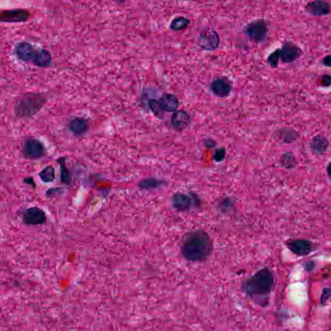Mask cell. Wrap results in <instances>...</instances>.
Returning <instances> with one entry per match:
<instances>
[{
  "label": "cell",
  "instance_id": "cell-1",
  "mask_svg": "<svg viewBox=\"0 0 331 331\" xmlns=\"http://www.w3.org/2000/svg\"><path fill=\"white\" fill-rule=\"evenodd\" d=\"M274 275L268 267L257 271L242 283L241 290L259 305H269V297L274 287Z\"/></svg>",
  "mask_w": 331,
  "mask_h": 331
},
{
  "label": "cell",
  "instance_id": "cell-2",
  "mask_svg": "<svg viewBox=\"0 0 331 331\" xmlns=\"http://www.w3.org/2000/svg\"><path fill=\"white\" fill-rule=\"evenodd\" d=\"M181 250L183 256L187 261L203 262L207 260L213 252V240L205 230H194L184 238Z\"/></svg>",
  "mask_w": 331,
  "mask_h": 331
},
{
  "label": "cell",
  "instance_id": "cell-3",
  "mask_svg": "<svg viewBox=\"0 0 331 331\" xmlns=\"http://www.w3.org/2000/svg\"><path fill=\"white\" fill-rule=\"evenodd\" d=\"M47 102V96L42 92H29L16 100L14 112L20 119H30L38 114Z\"/></svg>",
  "mask_w": 331,
  "mask_h": 331
},
{
  "label": "cell",
  "instance_id": "cell-4",
  "mask_svg": "<svg viewBox=\"0 0 331 331\" xmlns=\"http://www.w3.org/2000/svg\"><path fill=\"white\" fill-rule=\"evenodd\" d=\"M270 28V22L264 18H258L252 20L244 26L243 33L250 42L261 44L268 38Z\"/></svg>",
  "mask_w": 331,
  "mask_h": 331
},
{
  "label": "cell",
  "instance_id": "cell-5",
  "mask_svg": "<svg viewBox=\"0 0 331 331\" xmlns=\"http://www.w3.org/2000/svg\"><path fill=\"white\" fill-rule=\"evenodd\" d=\"M22 153L25 159L35 160L42 159L47 153L44 143L34 137H29L22 143Z\"/></svg>",
  "mask_w": 331,
  "mask_h": 331
},
{
  "label": "cell",
  "instance_id": "cell-6",
  "mask_svg": "<svg viewBox=\"0 0 331 331\" xmlns=\"http://www.w3.org/2000/svg\"><path fill=\"white\" fill-rule=\"evenodd\" d=\"M197 44L203 51L213 52L219 48L221 44V38L215 29L209 27L203 30L199 34Z\"/></svg>",
  "mask_w": 331,
  "mask_h": 331
},
{
  "label": "cell",
  "instance_id": "cell-7",
  "mask_svg": "<svg viewBox=\"0 0 331 331\" xmlns=\"http://www.w3.org/2000/svg\"><path fill=\"white\" fill-rule=\"evenodd\" d=\"M171 203L174 209L179 211H184L198 207L200 205V200L197 195L194 194H186L179 192L173 195Z\"/></svg>",
  "mask_w": 331,
  "mask_h": 331
},
{
  "label": "cell",
  "instance_id": "cell-8",
  "mask_svg": "<svg viewBox=\"0 0 331 331\" xmlns=\"http://www.w3.org/2000/svg\"><path fill=\"white\" fill-rule=\"evenodd\" d=\"M280 49V60L288 64L297 61L303 54V49L292 41L285 40Z\"/></svg>",
  "mask_w": 331,
  "mask_h": 331
},
{
  "label": "cell",
  "instance_id": "cell-9",
  "mask_svg": "<svg viewBox=\"0 0 331 331\" xmlns=\"http://www.w3.org/2000/svg\"><path fill=\"white\" fill-rule=\"evenodd\" d=\"M286 245L290 251L300 257L308 256L315 250L313 242L305 239L290 240L286 242Z\"/></svg>",
  "mask_w": 331,
  "mask_h": 331
},
{
  "label": "cell",
  "instance_id": "cell-10",
  "mask_svg": "<svg viewBox=\"0 0 331 331\" xmlns=\"http://www.w3.org/2000/svg\"><path fill=\"white\" fill-rule=\"evenodd\" d=\"M46 212L40 208L34 207L25 210L22 214V221L25 225L36 226L44 225L47 221Z\"/></svg>",
  "mask_w": 331,
  "mask_h": 331
},
{
  "label": "cell",
  "instance_id": "cell-11",
  "mask_svg": "<svg viewBox=\"0 0 331 331\" xmlns=\"http://www.w3.org/2000/svg\"><path fill=\"white\" fill-rule=\"evenodd\" d=\"M304 11L308 15L316 17L329 16L331 13L330 3L327 0H313L306 4Z\"/></svg>",
  "mask_w": 331,
  "mask_h": 331
},
{
  "label": "cell",
  "instance_id": "cell-12",
  "mask_svg": "<svg viewBox=\"0 0 331 331\" xmlns=\"http://www.w3.org/2000/svg\"><path fill=\"white\" fill-rule=\"evenodd\" d=\"M210 89L214 95L219 98L228 97L232 91V84L228 78L220 77L210 84Z\"/></svg>",
  "mask_w": 331,
  "mask_h": 331
},
{
  "label": "cell",
  "instance_id": "cell-13",
  "mask_svg": "<svg viewBox=\"0 0 331 331\" xmlns=\"http://www.w3.org/2000/svg\"><path fill=\"white\" fill-rule=\"evenodd\" d=\"M37 49L28 42H21L16 45L14 52L18 59L24 62H32L36 56Z\"/></svg>",
  "mask_w": 331,
  "mask_h": 331
},
{
  "label": "cell",
  "instance_id": "cell-14",
  "mask_svg": "<svg viewBox=\"0 0 331 331\" xmlns=\"http://www.w3.org/2000/svg\"><path fill=\"white\" fill-rule=\"evenodd\" d=\"M191 117L184 110H177L171 117V124L176 131H183L190 126Z\"/></svg>",
  "mask_w": 331,
  "mask_h": 331
},
{
  "label": "cell",
  "instance_id": "cell-15",
  "mask_svg": "<svg viewBox=\"0 0 331 331\" xmlns=\"http://www.w3.org/2000/svg\"><path fill=\"white\" fill-rule=\"evenodd\" d=\"M29 18L30 13L24 9L11 10L2 12L0 14V21L9 23L26 22Z\"/></svg>",
  "mask_w": 331,
  "mask_h": 331
},
{
  "label": "cell",
  "instance_id": "cell-16",
  "mask_svg": "<svg viewBox=\"0 0 331 331\" xmlns=\"http://www.w3.org/2000/svg\"><path fill=\"white\" fill-rule=\"evenodd\" d=\"M330 147L328 138L322 135H318L312 138L310 143V149L314 155L320 156L326 153Z\"/></svg>",
  "mask_w": 331,
  "mask_h": 331
},
{
  "label": "cell",
  "instance_id": "cell-17",
  "mask_svg": "<svg viewBox=\"0 0 331 331\" xmlns=\"http://www.w3.org/2000/svg\"><path fill=\"white\" fill-rule=\"evenodd\" d=\"M160 107L164 112L174 113L178 110L180 106L178 96L170 93H164L159 98Z\"/></svg>",
  "mask_w": 331,
  "mask_h": 331
},
{
  "label": "cell",
  "instance_id": "cell-18",
  "mask_svg": "<svg viewBox=\"0 0 331 331\" xmlns=\"http://www.w3.org/2000/svg\"><path fill=\"white\" fill-rule=\"evenodd\" d=\"M68 128L74 135L80 136L88 131L89 123L86 119L82 117H75L69 120Z\"/></svg>",
  "mask_w": 331,
  "mask_h": 331
},
{
  "label": "cell",
  "instance_id": "cell-19",
  "mask_svg": "<svg viewBox=\"0 0 331 331\" xmlns=\"http://www.w3.org/2000/svg\"><path fill=\"white\" fill-rule=\"evenodd\" d=\"M51 61L52 57L48 51L45 49H37L36 56L32 61L34 65L41 68H46L51 65Z\"/></svg>",
  "mask_w": 331,
  "mask_h": 331
},
{
  "label": "cell",
  "instance_id": "cell-20",
  "mask_svg": "<svg viewBox=\"0 0 331 331\" xmlns=\"http://www.w3.org/2000/svg\"><path fill=\"white\" fill-rule=\"evenodd\" d=\"M191 24L190 20L184 16H178L172 20L170 29L173 31H181L188 28Z\"/></svg>",
  "mask_w": 331,
  "mask_h": 331
},
{
  "label": "cell",
  "instance_id": "cell-21",
  "mask_svg": "<svg viewBox=\"0 0 331 331\" xmlns=\"http://www.w3.org/2000/svg\"><path fill=\"white\" fill-rule=\"evenodd\" d=\"M280 164L285 169L292 170L297 167L298 162L292 152H286L281 157Z\"/></svg>",
  "mask_w": 331,
  "mask_h": 331
},
{
  "label": "cell",
  "instance_id": "cell-22",
  "mask_svg": "<svg viewBox=\"0 0 331 331\" xmlns=\"http://www.w3.org/2000/svg\"><path fill=\"white\" fill-rule=\"evenodd\" d=\"M66 158L60 157L57 160L60 167V181L63 184L68 185L71 182V176L66 165Z\"/></svg>",
  "mask_w": 331,
  "mask_h": 331
},
{
  "label": "cell",
  "instance_id": "cell-23",
  "mask_svg": "<svg viewBox=\"0 0 331 331\" xmlns=\"http://www.w3.org/2000/svg\"><path fill=\"white\" fill-rule=\"evenodd\" d=\"M217 209L223 214L229 215L234 211V205L233 201L230 197H225L218 202Z\"/></svg>",
  "mask_w": 331,
  "mask_h": 331
},
{
  "label": "cell",
  "instance_id": "cell-24",
  "mask_svg": "<svg viewBox=\"0 0 331 331\" xmlns=\"http://www.w3.org/2000/svg\"><path fill=\"white\" fill-rule=\"evenodd\" d=\"M278 133H280V139L284 143H293L297 141L299 138V133L291 129L283 128L279 130Z\"/></svg>",
  "mask_w": 331,
  "mask_h": 331
},
{
  "label": "cell",
  "instance_id": "cell-25",
  "mask_svg": "<svg viewBox=\"0 0 331 331\" xmlns=\"http://www.w3.org/2000/svg\"><path fill=\"white\" fill-rule=\"evenodd\" d=\"M41 181L44 183H50L54 181L55 180V169L53 166H48L41 170L39 173Z\"/></svg>",
  "mask_w": 331,
  "mask_h": 331
},
{
  "label": "cell",
  "instance_id": "cell-26",
  "mask_svg": "<svg viewBox=\"0 0 331 331\" xmlns=\"http://www.w3.org/2000/svg\"><path fill=\"white\" fill-rule=\"evenodd\" d=\"M163 183L164 182L161 180H157L155 178H149L141 181L138 186L140 188L151 190V189L157 188L158 187L161 186L163 184Z\"/></svg>",
  "mask_w": 331,
  "mask_h": 331
},
{
  "label": "cell",
  "instance_id": "cell-27",
  "mask_svg": "<svg viewBox=\"0 0 331 331\" xmlns=\"http://www.w3.org/2000/svg\"><path fill=\"white\" fill-rule=\"evenodd\" d=\"M280 60V49H275L267 57V61L272 68H277Z\"/></svg>",
  "mask_w": 331,
  "mask_h": 331
},
{
  "label": "cell",
  "instance_id": "cell-28",
  "mask_svg": "<svg viewBox=\"0 0 331 331\" xmlns=\"http://www.w3.org/2000/svg\"><path fill=\"white\" fill-rule=\"evenodd\" d=\"M149 107L152 113L157 118L162 119L164 118V112L159 102V100L156 99H150L149 100Z\"/></svg>",
  "mask_w": 331,
  "mask_h": 331
},
{
  "label": "cell",
  "instance_id": "cell-29",
  "mask_svg": "<svg viewBox=\"0 0 331 331\" xmlns=\"http://www.w3.org/2000/svg\"><path fill=\"white\" fill-rule=\"evenodd\" d=\"M226 155H227V150L225 148H219L215 150L213 155V160L217 162H221L225 159Z\"/></svg>",
  "mask_w": 331,
  "mask_h": 331
},
{
  "label": "cell",
  "instance_id": "cell-30",
  "mask_svg": "<svg viewBox=\"0 0 331 331\" xmlns=\"http://www.w3.org/2000/svg\"><path fill=\"white\" fill-rule=\"evenodd\" d=\"M331 298L330 289H324L323 290L322 295L320 298V304L324 306L328 303Z\"/></svg>",
  "mask_w": 331,
  "mask_h": 331
},
{
  "label": "cell",
  "instance_id": "cell-31",
  "mask_svg": "<svg viewBox=\"0 0 331 331\" xmlns=\"http://www.w3.org/2000/svg\"><path fill=\"white\" fill-rule=\"evenodd\" d=\"M321 84L323 87L330 88L331 85V77L330 75H324L321 78Z\"/></svg>",
  "mask_w": 331,
  "mask_h": 331
},
{
  "label": "cell",
  "instance_id": "cell-32",
  "mask_svg": "<svg viewBox=\"0 0 331 331\" xmlns=\"http://www.w3.org/2000/svg\"><path fill=\"white\" fill-rule=\"evenodd\" d=\"M322 63L326 67H331V55H326V57H324V59H322Z\"/></svg>",
  "mask_w": 331,
  "mask_h": 331
},
{
  "label": "cell",
  "instance_id": "cell-33",
  "mask_svg": "<svg viewBox=\"0 0 331 331\" xmlns=\"http://www.w3.org/2000/svg\"><path fill=\"white\" fill-rule=\"evenodd\" d=\"M205 145L206 147L209 148V149H213L216 146V143L211 139H207L205 141Z\"/></svg>",
  "mask_w": 331,
  "mask_h": 331
},
{
  "label": "cell",
  "instance_id": "cell-34",
  "mask_svg": "<svg viewBox=\"0 0 331 331\" xmlns=\"http://www.w3.org/2000/svg\"><path fill=\"white\" fill-rule=\"evenodd\" d=\"M24 182V183H26V184L33 187L34 188H36V183H35L34 179L32 177H28V178H25Z\"/></svg>",
  "mask_w": 331,
  "mask_h": 331
},
{
  "label": "cell",
  "instance_id": "cell-35",
  "mask_svg": "<svg viewBox=\"0 0 331 331\" xmlns=\"http://www.w3.org/2000/svg\"><path fill=\"white\" fill-rule=\"evenodd\" d=\"M305 266V270L308 271V272H310V271H312L314 269L315 263L312 262V261H309V262L306 263Z\"/></svg>",
  "mask_w": 331,
  "mask_h": 331
},
{
  "label": "cell",
  "instance_id": "cell-36",
  "mask_svg": "<svg viewBox=\"0 0 331 331\" xmlns=\"http://www.w3.org/2000/svg\"><path fill=\"white\" fill-rule=\"evenodd\" d=\"M327 171H328L329 178H330L331 162H330V163L328 164V167H327Z\"/></svg>",
  "mask_w": 331,
  "mask_h": 331
}]
</instances>
